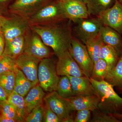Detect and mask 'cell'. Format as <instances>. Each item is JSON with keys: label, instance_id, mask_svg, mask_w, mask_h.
<instances>
[{"label": "cell", "instance_id": "1", "mask_svg": "<svg viewBox=\"0 0 122 122\" xmlns=\"http://www.w3.org/2000/svg\"><path fill=\"white\" fill-rule=\"evenodd\" d=\"M72 22L68 20L52 25H33L30 29L39 35L46 45L52 49L58 57L70 51L73 37Z\"/></svg>", "mask_w": 122, "mask_h": 122}, {"label": "cell", "instance_id": "2", "mask_svg": "<svg viewBox=\"0 0 122 122\" xmlns=\"http://www.w3.org/2000/svg\"><path fill=\"white\" fill-rule=\"evenodd\" d=\"M89 79L100 98L98 110L107 114H122V97L115 91L113 86L105 81Z\"/></svg>", "mask_w": 122, "mask_h": 122}, {"label": "cell", "instance_id": "3", "mask_svg": "<svg viewBox=\"0 0 122 122\" xmlns=\"http://www.w3.org/2000/svg\"><path fill=\"white\" fill-rule=\"evenodd\" d=\"M30 26L56 24L69 20L57 0L50 1L28 19Z\"/></svg>", "mask_w": 122, "mask_h": 122}, {"label": "cell", "instance_id": "4", "mask_svg": "<svg viewBox=\"0 0 122 122\" xmlns=\"http://www.w3.org/2000/svg\"><path fill=\"white\" fill-rule=\"evenodd\" d=\"M38 84L44 91L51 92L56 90L60 78L56 69V64L50 57L42 59L38 66Z\"/></svg>", "mask_w": 122, "mask_h": 122}, {"label": "cell", "instance_id": "5", "mask_svg": "<svg viewBox=\"0 0 122 122\" xmlns=\"http://www.w3.org/2000/svg\"><path fill=\"white\" fill-rule=\"evenodd\" d=\"M72 34L75 37L85 44L86 42L99 34L104 25L98 17L80 18L72 21Z\"/></svg>", "mask_w": 122, "mask_h": 122}, {"label": "cell", "instance_id": "6", "mask_svg": "<svg viewBox=\"0 0 122 122\" xmlns=\"http://www.w3.org/2000/svg\"><path fill=\"white\" fill-rule=\"evenodd\" d=\"M13 14L10 17H2L1 32L5 41L25 35L30 29L28 19Z\"/></svg>", "mask_w": 122, "mask_h": 122}, {"label": "cell", "instance_id": "7", "mask_svg": "<svg viewBox=\"0 0 122 122\" xmlns=\"http://www.w3.org/2000/svg\"><path fill=\"white\" fill-rule=\"evenodd\" d=\"M70 52L85 76L90 78L94 63L85 44L73 36Z\"/></svg>", "mask_w": 122, "mask_h": 122}, {"label": "cell", "instance_id": "8", "mask_svg": "<svg viewBox=\"0 0 122 122\" xmlns=\"http://www.w3.org/2000/svg\"><path fill=\"white\" fill-rule=\"evenodd\" d=\"M25 46L24 52L40 59L50 57L51 53L37 34L30 29L25 35Z\"/></svg>", "mask_w": 122, "mask_h": 122}, {"label": "cell", "instance_id": "9", "mask_svg": "<svg viewBox=\"0 0 122 122\" xmlns=\"http://www.w3.org/2000/svg\"><path fill=\"white\" fill-rule=\"evenodd\" d=\"M44 100L45 104L62 119V122H65L74 111L68 99L61 97L56 91L49 92L44 97Z\"/></svg>", "mask_w": 122, "mask_h": 122}, {"label": "cell", "instance_id": "10", "mask_svg": "<svg viewBox=\"0 0 122 122\" xmlns=\"http://www.w3.org/2000/svg\"><path fill=\"white\" fill-rule=\"evenodd\" d=\"M41 60L24 52L15 59L18 68L34 86L38 84V66Z\"/></svg>", "mask_w": 122, "mask_h": 122}, {"label": "cell", "instance_id": "11", "mask_svg": "<svg viewBox=\"0 0 122 122\" xmlns=\"http://www.w3.org/2000/svg\"><path fill=\"white\" fill-rule=\"evenodd\" d=\"M52 0H16L9 7L10 12L28 19Z\"/></svg>", "mask_w": 122, "mask_h": 122}, {"label": "cell", "instance_id": "12", "mask_svg": "<svg viewBox=\"0 0 122 122\" xmlns=\"http://www.w3.org/2000/svg\"><path fill=\"white\" fill-rule=\"evenodd\" d=\"M98 17L104 25L109 26L122 35V4L115 0L113 6Z\"/></svg>", "mask_w": 122, "mask_h": 122}, {"label": "cell", "instance_id": "13", "mask_svg": "<svg viewBox=\"0 0 122 122\" xmlns=\"http://www.w3.org/2000/svg\"><path fill=\"white\" fill-rule=\"evenodd\" d=\"M56 63L57 73L59 76H71L79 77L85 76L70 51L58 57Z\"/></svg>", "mask_w": 122, "mask_h": 122}, {"label": "cell", "instance_id": "14", "mask_svg": "<svg viewBox=\"0 0 122 122\" xmlns=\"http://www.w3.org/2000/svg\"><path fill=\"white\" fill-rule=\"evenodd\" d=\"M69 20L73 21L90 16L86 3L81 0H57Z\"/></svg>", "mask_w": 122, "mask_h": 122}, {"label": "cell", "instance_id": "15", "mask_svg": "<svg viewBox=\"0 0 122 122\" xmlns=\"http://www.w3.org/2000/svg\"><path fill=\"white\" fill-rule=\"evenodd\" d=\"M68 99L74 111L87 109L92 112L97 110L100 100L99 96L96 95H76Z\"/></svg>", "mask_w": 122, "mask_h": 122}, {"label": "cell", "instance_id": "16", "mask_svg": "<svg viewBox=\"0 0 122 122\" xmlns=\"http://www.w3.org/2000/svg\"><path fill=\"white\" fill-rule=\"evenodd\" d=\"M99 34L104 44L113 47L119 57L122 55V37L121 34L113 29L105 25L101 28Z\"/></svg>", "mask_w": 122, "mask_h": 122}, {"label": "cell", "instance_id": "17", "mask_svg": "<svg viewBox=\"0 0 122 122\" xmlns=\"http://www.w3.org/2000/svg\"><path fill=\"white\" fill-rule=\"evenodd\" d=\"M69 79L74 96L96 95L97 92L89 78L85 76L76 77L67 76Z\"/></svg>", "mask_w": 122, "mask_h": 122}, {"label": "cell", "instance_id": "18", "mask_svg": "<svg viewBox=\"0 0 122 122\" xmlns=\"http://www.w3.org/2000/svg\"><path fill=\"white\" fill-rule=\"evenodd\" d=\"M45 93L39 84L32 87L25 98L27 115L34 109L42 105Z\"/></svg>", "mask_w": 122, "mask_h": 122}, {"label": "cell", "instance_id": "19", "mask_svg": "<svg viewBox=\"0 0 122 122\" xmlns=\"http://www.w3.org/2000/svg\"><path fill=\"white\" fill-rule=\"evenodd\" d=\"M25 46V35L5 41L4 50L2 55L15 59L24 52Z\"/></svg>", "mask_w": 122, "mask_h": 122}, {"label": "cell", "instance_id": "20", "mask_svg": "<svg viewBox=\"0 0 122 122\" xmlns=\"http://www.w3.org/2000/svg\"><path fill=\"white\" fill-rule=\"evenodd\" d=\"M115 1V0H87L86 4L89 15L98 16L112 7Z\"/></svg>", "mask_w": 122, "mask_h": 122}, {"label": "cell", "instance_id": "21", "mask_svg": "<svg viewBox=\"0 0 122 122\" xmlns=\"http://www.w3.org/2000/svg\"><path fill=\"white\" fill-rule=\"evenodd\" d=\"M105 81L116 88H122V55L113 68L107 72Z\"/></svg>", "mask_w": 122, "mask_h": 122}, {"label": "cell", "instance_id": "22", "mask_svg": "<svg viewBox=\"0 0 122 122\" xmlns=\"http://www.w3.org/2000/svg\"><path fill=\"white\" fill-rule=\"evenodd\" d=\"M16 81L14 91L25 97L34 86L19 69L16 72Z\"/></svg>", "mask_w": 122, "mask_h": 122}, {"label": "cell", "instance_id": "23", "mask_svg": "<svg viewBox=\"0 0 122 122\" xmlns=\"http://www.w3.org/2000/svg\"><path fill=\"white\" fill-rule=\"evenodd\" d=\"M8 102L14 107L22 122H25L27 114L24 97L13 91L9 95Z\"/></svg>", "mask_w": 122, "mask_h": 122}, {"label": "cell", "instance_id": "24", "mask_svg": "<svg viewBox=\"0 0 122 122\" xmlns=\"http://www.w3.org/2000/svg\"><path fill=\"white\" fill-rule=\"evenodd\" d=\"M104 44L99 33L98 35L87 40L85 43V45L94 63L100 59V50Z\"/></svg>", "mask_w": 122, "mask_h": 122}, {"label": "cell", "instance_id": "25", "mask_svg": "<svg viewBox=\"0 0 122 122\" xmlns=\"http://www.w3.org/2000/svg\"><path fill=\"white\" fill-rule=\"evenodd\" d=\"M119 56L113 47L104 44L100 50V58L103 59L107 64L108 71L113 68L119 59Z\"/></svg>", "mask_w": 122, "mask_h": 122}, {"label": "cell", "instance_id": "26", "mask_svg": "<svg viewBox=\"0 0 122 122\" xmlns=\"http://www.w3.org/2000/svg\"><path fill=\"white\" fill-rule=\"evenodd\" d=\"M107 72L108 68L107 62L105 60L100 58L94 63L90 78L98 81H105Z\"/></svg>", "mask_w": 122, "mask_h": 122}, {"label": "cell", "instance_id": "27", "mask_svg": "<svg viewBox=\"0 0 122 122\" xmlns=\"http://www.w3.org/2000/svg\"><path fill=\"white\" fill-rule=\"evenodd\" d=\"M56 91L63 98L69 99L74 96L70 81L67 76H62L60 78Z\"/></svg>", "mask_w": 122, "mask_h": 122}, {"label": "cell", "instance_id": "28", "mask_svg": "<svg viewBox=\"0 0 122 122\" xmlns=\"http://www.w3.org/2000/svg\"><path fill=\"white\" fill-rule=\"evenodd\" d=\"M16 76V73L13 72H8L0 75V85L9 96L14 91Z\"/></svg>", "mask_w": 122, "mask_h": 122}, {"label": "cell", "instance_id": "29", "mask_svg": "<svg viewBox=\"0 0 122 122\" xmlns=\"http://www.w3.org/2000/svg\"><path fill=\"white\" fill-rule=\"evenodd\" d=\"M18 69L15 59L3 55L0 56V75L9 72L16 73Z\"/></svg>", "mask_w": 122, "mask_h": 122}, {"label": "cell", "instance_id": "30", "mask_svg": "<svg viewBox=\"0 0 122 122\" xmlns=\"http://www.w3.org/2000/svg\"><path fill=\"white\" fill-rule=\"evenodd\" d=\"M89 122H122L112 114L102 112L98 109L92 112L91 117Z\"/></svg>", "mask_w": 122, "mask_h": 122}, {"label": "cell", "instance_id": "31", "mask_svg": "<svg viewBox=\"0 0 122 122\" xmlns=\"http://www.w3.org/2000/svg\"><path fill=\"white\" fill-rule=\"evenodd\" d=\"M0 107L3 116L14 119L16 122H22L14 107L8 102L4 103Z\"/></svg>", "mask_w": 122, "mask_h": 122}, {"label": "cell", "instance_id": "32", "mask_svg": "<svg viewBox=\"0 0 122 122\" xmlns=\"http://www.w3.org/2000/svg\"><path fill=\"white\" fill-rule=\"evenodd\" d=\"M25 122H44V106L41 105L34 109L27 116Z\"/></svg>", "mask_w": 122, "mask_h": 122}, {"label": "cell", "instance_id": "33", "mask_svg": "<svg viewBox=\"0 0 122 122\" xmlns=\"http://www.w3.org/2000/svg\"><path fill=\"white\" fill-rule=\"evenodd\" d=\"M44 122H62V120L45 105L44 106Z\"/></svg>", "mask_w": 122, "mask_h": 122}, {"label": "cell", "instance_id": "34", "mask_svg": "<svg viewBox=\"0 0 122 122\" xmlns=\"http://www.w3.org/2000/svg\"><path fill=\"white\" fill-rule=\"evenodd\" d=\"M92 111L87 109L77 111L74 122H89L91 117Z\"/></svg>", "mask_w": 122, "mask_h": 122}, {"label": "cell", "instance_id": "35", "mask_svg": "<svg viewBox=\"0 0 122 122\" xmlns=\"http://www.w3.org/2000/svg\"><path fill=\"white\" fill-rule=\"evenodd\" d=\"M8 96L7 92L0 85V106L4 103L8 102Z\"/></svg>", "mask_w": 122, "mask_h": 122}, {"label": "cell", "instance_id": "36", "mask_svg": "<svg viewBox=\"0 0 122 122\" xmlns=\"http://www.w3.org/2000/svg\"><path fill=\"white\" fill-rule=\"evenodd\" d=\"M5 41L2 32H0V56L2 55L4 50Z\"/></svg>", "mask_w": 122, "mask_h": 122}, {"label": "cell", "instance_id": "37", "mask_svg": "<svg viewBox=\"0 0 122 122\" xmlns=\"http://www.w3.org/2000/svg\"><path fill=\"white\" fill-rule=\"evenodd\" d=\"M0 122H16L14 119L9 118L1 115L0 116Z\"/></svg>", "mask_w": 122, "mask_h": 122}, {"label": "cell", "instance_id": "38", "mask_svg": "<svg viewBox=\"0 0 122 122\" xmlns=\"http://www.w3.org/2000/svg\"><path fill=\"white\" fill-rule=\"evenodd\" d=\"M116 118L122 122V114L115 113L112 114Z\"/></svg>", "mask_w": 122, "mask_h": 122}, {"label": "cell", "instance_id": "39", "mask_svg": "<svg viewBox=\"0 0 122 122\" xmlns=\"http://www.w3.org/2000/svg\"><path fill=\"white\" fill-rule=\"evenodd\" d=\"M2 16L0 15V32H1V24H2Z\"/></svg>", "mask_w": 122, "mask_h": 122}, {"label": "cell", "instance_id": "40", "mask_svg": "<svg viewBox=\"0 0 122 122\" xmlns=\"http://www.w3.org/2000/svg\"><path fill=\"white\" fill-rule=\"evenodd\" d=\"M117 88V91L119 93H120V94H122V88Z\"/></svg>", "mask_w": 122, "mask_h": 122}, {"label": "cell", "instance_id": "41", "mask_svg": "<svg viewBox=\"0 0 122 122\" xmlns=\"http://www.w3.org/2000/svg\"><path fill=\"white\" fill-rule=\"evenodd\" d=\"M9 0H0V2H6Z\"/></svg>", "mask_w": 122, "mask_h": 122}, {"label": "cell", "instance_id": "42", "mask_svg": "<svg viewBox=\"0 0 122 122\" xmlns=\"http://www.w3.org/2000/svg\"><path fill=\"white\" fill-rule=\"evenodd\" d=\"M81 0L83 2L86 4V2H87V0Z\"/></svg>", "mask_w": 122, "mask_h": 122}, {"label": "cell", "instance_id": "43", "mask_svg": "<svg viewBox=\"0 0 122 122\" xmlns=\"http://www.w3.org/2000/svg\"><path fill=\"white\" fill-rule=\"evenodd\" d=\"M1 115H2V114H1V107L0 106V116Z\"/></svg>", "mask_w": 122, "mask_h": 122}, {"label": "cell", "instance_id": "44", "mask_svg": "<svg viewBox=\"0 0 122 122\" xmlns=\"http://www.w3.org/2000/svg\"><path fill=\"white\" fill-rule=\"evenodd\" d=\"M119 2H120L121 4H122V0H119Z\"/></svg>", "mask_w": 122, "mask_h": 122}, {"label": "cell", "instance_id": "45", "mask_svg": "<svg viewBox=\"0 0 122 122\" xmlns=\"http://www.w3.org/2000/svg\"></svg>", "mask_w": 122, "mask_h": 122}]
</instances>
